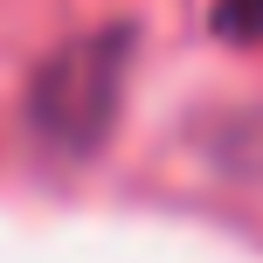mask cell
Here are the masks:
<instances>
[{"label": "cell", "instance_id": "7a4b0ae2", "mask_svg": "<svg viewBox=\"0 0 263 263\" xmlns=\"http://www.w3.org/2000/svg\"><path fill=\"white\" fill-rule=\"evenodd\" d=\"M215 35L222 42H263V0H215Z\"/></svg>", "mask_w": 263, "mask_h": 263}, {"label": "cell", "instance_id": "6da1fadb", "mask_svg": "<svg viewBox=\"0 0 263 263\" xmlns=\"http://www.w3.org/2000/svg\"><path fill=\"white\" fill-rule=\"evenodd\" d=\"M125 28H104V35H83L55 55L35 77V125L49 145H97L118 118L125 97Z\"/></svg>", "mask_w": 263, "mask_h": 263}]
</instances>
